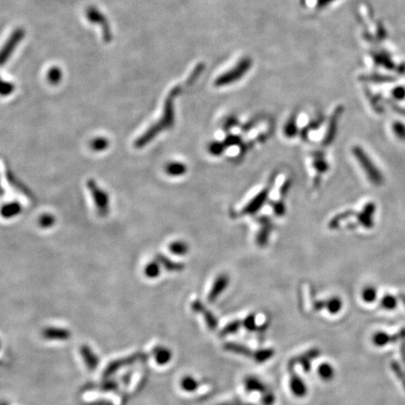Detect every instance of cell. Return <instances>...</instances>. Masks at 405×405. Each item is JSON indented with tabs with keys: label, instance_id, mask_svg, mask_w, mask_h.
Instances as JSON below:
<instances>
[{
	"label": "cell",
	"instance_id": "6da1fadb",
	"mask_svg": "<svg viewBox=\"0 0 405 405\" xmlns=\"http://www.w3.org/2000/svg\"><path fill=\"white\" fill-rule=\"evenodd\" d=\"M179 93V88H174L168 95L164 103V111L160 117L159 122L154 124L149 130L145 132L141 137L135 143L137 148L146 147L149 142L152 141L160 132L170 129L175 122V112H174V101Z\"/></svg>",
	"mask_w": 405,
	"mask_h": 405
},
{
	"label": "cell",
	"instance_id": "7a4b0ae2",
	"mask_svg": "<svg viewBox=\"0 0 405 405\" xmlns=\"http://www.w3.org/2000/svg\"><path fill=\"white\" fill-rule=\"evenodd\" d=\"M353 153L359 162L360 166L365 172L368 180L374 185H381L384 182V177L381 174L380 170L374 165L372 160H370L369 157L365 153V151L359 147H355L353 148Z\"/></svg>",
	"mask_w": 405,
	"mask_h": 405
},
{
	"label": "cell",
	"instance_id": "3957f363",
	"mask_svg": "<svg viewBox=\"0 0 405 405\" xmlns=\"http://www.w3.org/2000/svg\"><path fill=\"white\" fill-rule=\"evenodd\" d=\"M251 67H252V60L250 58L242 59L232 70L228 71L225 74L218 77L215 81V85L223 86V85H228L235 83L244 76L246 73L251 69Z\"/></svg>",
	"mask_w": 405,
	"mask_h": 405
},
{
	"label": "cell",
	"instance_id": "277c9868",
	"mask_svg": "<svg viewBox=\"0 0 405 405\" xmlns=\"http://www.w3.org/2000/svg\"><path fill=\"white\" fill-rule=\"evenodd\" d=\"M87 187H88V189L91 191V193L93 194L95 205L97 207L100 215L102 216L106 215L108 212V207H109V200H108L106 192H104V190L101 189L99 186H97V184L92 179L88 180Z\"/></svg>",
	"mask_w": 405,
	"mask_h": 405
},
{
	"label": "cell",
	"instance_id": "5b68a950",
	"mask_svg": "<svg viewBox=\"0 0 405 405\" xmlns=\"http://www.w3.org/2000/svg\"><path fill=\"white\" fill-rule=\"evenodd\" d=\"M24 35H25V31L23 29H17L16 31L13 32V34L10 36L9 40L0 50V66L6 63L7 59L12 54V51L16 48L17 44L21 41V39L24 38Z\"/></svg>",
	"mask_w": 405,
	"mask_h": 405
},
{
	"label": "cell",
	"instance_id": "8992f818",
	"mask_svg": "<svg viewBox=\"0 0 405 405\" xmlns=\"http://www.w3.org/2000/svg\"><path fill=\"white\" fill-rule=\"evenodd\" d=\"M271 188V186H267L264 188L263 190H261L256 196H255L245 208H243L242 210V214L243 215H253L256 213L260 208L264 206L265 201L267 200L268 194H269V190Z\"/></svg>",
	"mask_w": 405,
	"mask_h": 405
},
{
	"label": "cell",
	"instance_id": "52a82bcc",
	"mask_svg": "<svg viewBox=\"0 0 405 405\" xmlns=\"http://www.w3.org/2000/svg\"><path fill=\"white\" fill-rule=\"evenodd\" d=\"M86 14H87V18L90 21L94 22L96 24L99 23L101 25L103 31H104V37H105L104 38L107 41H109L111 39V32H110V29H109V26L107 24L106 18L104 17V15L99 10H96L94 7L89 8L86 11Z\"/></svg>",
	"mask_w": 405,
	"mask_h": 405
},
{
	"label": "cell",
	"instance_id": "ba28073f",
	"mask_svg": "<svg viewBox=\"0 0 405 405\" xmlns=\"http://www.w3.org/2000/svg\"><path fill=\"white\" fill-rule=\"evenodd\" d=\"M375 211H376V206L371 202L368 203L363 208V210L361 211V213H359L358 215L359 223L368 229L372 228L374 224L373 216H374Z\"/></svg>",
	"mask_w": 405,
	"mask_h": 405
},
{
	"label": "cell",
	"instance_id": "9c48e42d",
	"mask_svg": "<svg viewBox=\"0 0 405 405\" xmlns=\"http://www.w3.org/2000/svg\"><path fill=\"white\" fill-rule=\"evenodd\" d=\"M41 335L48 340H67L71 338V331L62 328L49 327L42 330Z\"/></svg>",
	"mask_w": 405,
	"mask_h": 405
},
{
	"label": "cell",
	"instance_id": "30bf717a",
	"mask_svg": "<svg viewBox=\"0 0 405 405\" xmlns=\"http://www.w3.org/2000/svg\"><path fill=\"white\" fill-rule=\"evenodd\" d=\"M80 354L84 359L85 366L88 370L93 371L100 364V358L94 353V351L88 345L84 344L80 348Z\"/></svg>",
	"mask_w": 405,
	"mask_h": 405
},
{
	"label": "cell",
	"instance_id": "8fae6325",
	"mask_svg": "<svg viewBox=\"0 0 405 405\" xmlns=\"http://www.w3.org/2000/svg\"><path fill=\"white\" fill-rule=\"evenodd\" d=\"M228 283H229V277L225 274L220 275L216 279L215 283L213 284V287L210 291V294L208 295L209 301H215V299L217 298L218 296L223 292V290L226 289Z\"/></svg>",
	"mask_w": 405,
	"mask_h": 405
},
{
	"label": "cell",
	"instance_id": "7c38bea8",
	"mask_svg": "<svg viewBox=\"0 0 405 405\" xmlns=\"http://www.w3.org/2000/svg\"><path fill=\"white\" fill-rule=\"evenodd\" d=\"M139 358V355H132L129 358H121V359H117L113 362H111L108 367L106 368V369L104 370V376H110L115 371H117L120 368L126 365H131L132 363H134L136 361V359Z\"/></svg>",
	"mask_w": 405,
	"mask_h": 405
},
{
	"label": "cell",
	"instance_id": "4fadbf2b",
	"mask_svg": "<svg viewBox=\"0 0 405 405\" xmlns=\"http://www.w3.org/2000/svg\"><path fill=\"white\" fill-rule=\"evenodd\" d=\"M262 223V229L260 230L257 236V243L260 246H264L267 243L268 237L271 232V221L266 217H261L259 219Z\"/></svg>",
	"mask_w": 405,
	"mask_h": 405
},
{
	"label": "cell",
	"instance_id": "5bb4252c",
	"mask_svg": "<svg viewBox=\"0 0 405 405\" xmlns=\"http://www.w3.org/2000/svg\"><path fill=\"white\" fill-rule=\"evenodd\" d=\"M340 110L338 108L336 110V112L332 115V118L330 120V126L328 129V132L326 133V137L323 141V145L324 146H329L331 144V142L333 141V139L335 138V134L337 132V123L339 120V114H340Z\"/></svg>",
	"mask_w": 405,
	"mask_h": 405
},
{
	"label": "cell",
	"instance_id": "9a60e30c",
	"mask_svg": "<svg viewBox=\"0 0 405 405\" xmlns=\"http://www.w3.org/2000/svg\"><path fill=\"white\" fill-rule=\"evenodd\" d=\"M165 171H166V174L171 177H180L186 174L187 167L182 162L174 161V162H170L166 165Z\"/></svg>",
	"mask_w": 405,
	"mask_h": 405
},
{
	"label": "cell",
	"instance_id": "2e32d148",
	"mask_svg": "<svg viewBox=\"0 0 405 405\" xmlns=\"http://www.w3.org/2000/svg\"><path fill=\"white\" fill-rule=\"evenodd\" d=\"M153 355L154 358L157 363H159L160 365H164L167 364L171 359L172 354L169 350L165 347H161V346H158L154 349L153 351Z\"/></svg>",
	"mask_w": 405,
	"mask_h": 405
},
{
	"label": "cell",
	"instance_id": "e0dca14e",
	"mask_svg": "<svg viewBox=\"0 0 405 405\" xmlns=\"http://www.w3.org/2000/svg\"><path fill=\"white\" fill-rule=\"evenodd\" d=\"M157 261L162 264L168 271H182L184 268V265L182 264H179L177 262H174L172 260H170L169 258L163 256L162 255H157Z\"/></svg>",
	"mask_w": 405,
	"mask_h": 405
},
{
	"label": "cell",
	"instance_id": "ac0fdd59",
	"mask_svg": "<svg viewBox=\"0 0 405 405\" xmlns=\"http://www.w3.org/2000/svg\"><path fill=\"white\" fill-rule=\"evenodd\" d=\"M21 211V207L19 204L17 203H12V204H9L4 206L3 208H1V215L3 217L10 218L13 216L18 215Z\"/></svg>",
	"mask_w": 405,
	"mask_h": 405
},
{
	"label": "cell",
	"instance_id": "d6986e66",
	"mask_svg": "<svg viewBox=\"0 0 405 405\" xmlns=\"http://www.w3.org/2000/svg\"><path fill=\"white\" fill-rule=\"evenodd\" d=\"M313 167L319 174H325L330 168L329 163L324 159V155L322 153H320L319 156H317V154H315L314 161H313Z\"/></svg>",
	"mask_w": 405,
	"mask_h": 405
},
{
	"label": "cell",
	"instance_id": "ffe728a7",
	"mask_svg": "<svg viewBox=\"0 0 405 405\" xmlns=\"http://www.w3.org/2000/svg\"><path fill=\"white\" fill-rule=\"evenodd\" d=\"M170 252L174 255H184L188 252V247L183 241H176L171 243L169 246Z\"/></svg>",
	"mask_w": 405,
	"mask_h": 405
},
{
	"label": "cell",
	"instance_id": "44dd1931",
	"mask_svg": "<svg viewBox=\"0 0 405 405\" xmlns=\"http://www.w3.org/2000/svg\"><path fill=\"white\" fill-rule=\"evenodd\" d=\"M283 133L286 137L293 138L296 135L297 133V127H296V121L295 117H291L287 123L284 125L283 128Z\"/></svg>",
	"mask_w": 405,
	"mask_h": 405
},
{
	"label": "cell",
	"instance_id": "7402d4cb",
	"mask_svg": "<svg viewBox=\"0 0 405 405\" xmlns=\"http://www.w3.org/2000/svg\"><path fill=\"white\" fill-rule=\"evenodd\" d=\"M208 150L213 156H220L225 150V147L221 142H212L208 145Z\"/></svg>",
	"mask_w": 405,
	"mask_h": 405
},
{
	"label": "cell",
	"instance_id": "603a6c76",
	"mask_svg": "<svg viewBox=\"0 0 405 405\" xmlns=\"http://www.w3.org/2000/svg\"><path fill=\"white\" fill-rule=\"evenodd\" d=\"M146 275L150 278L154 279L160 274V263L159 262H152L147 265L146 267Z\"/></svg>",
	"mask_w": 405,
	"mask_h": 405
},
{
	"label": "cell",
	"instance_id": "cb8c5ba5",
	"mask_svg": "<svg viewBox=\"0 0 405 405\" xmlns=\"http://www.w3.org/2000/svg\"><path fill=\"white\" fill-rule=\"evenodd\" d=\"M351 215H354V212H352V211H346V212H343V213L339 214V215L336 216L335 218H333V219L330 221V223H329V227H330V229H335V228H337V227L339 226L341 221H343L344 219H346V218L351 216Z\"/></svg>",
	"mask_w": 405,
	"mask_h": 405
},
{
	"label": "cell",
	"instance_id": "d4e9b609",
	"mask_svg": "<svg viewBox=\"0 0 405 405\" xmlns=\"http://www.w3.org/2000/svg\"><path fill=\"white\" fill-rule=\"evenodd\" d=\"M225 148L229 147H233V146H239L241 145V138L237 135H228L225 140L222 142Z\"/></svg>",
	"mask_w": 405,
	"mask_h": 405
},
{
	"label": "cell",
	"instance_id": "484cf974",
	"mask_svg": "<svg viewBox=\"0 0 405 405\" xmlns=\"http://www.w3.org/2000/svg\"><path fill=\"white\" fill-rule=\"evenodd\" d=\"M393 132L399 139L405 140V126L403 123L396 122L393 125Z\"/></svg>",
	"mask_w": 405,
	"mask_h": 405
},
{
	"label": "cell",
	"instance_id": "4316f807",
	"mask_svg": "<svg viewBox=\"0 0 405 405\" xmlns=\"http://www.w3.org/2000/svg\"><path fill=\"white\" fill-rule=\"evenodd\" d=\"M48 79L51 84H57V82L61 79V72L57 68L52 69L48 74Z\"/></svg>",
	"mask_w": 405,
	"mask_h": 405
},
{
	"label": "cell",
	"instance_id": "83f0119b",
	"mask_svg": "<svg viewBox=\"0 0 405 405\" xmlns=\"http://www.w3.org/2000/svg\"><path fill=\"white\" fill-rule=\"evenodd\" d=\"M13 90V85L10 84L9 82H5L0 79V95H9Z\"/></svg>",
	"mask_w": 405,
	"mask_h": 405
},
{
	"label": "cell",
	"instance_id": "f1b7e54d",
	"mask_svg": "<svg viewBox=\"0 0 405 405\" xmlns=\"http://www.w3.org/2000/svg\"><path fill=\"white\" fill-rule=\"evenodd\" d=\"M182 386H183V388L186 389L187 391H193V389L197 387V384H196V381H194L192 378L187 377V378H185V379L183 380Z\"/></svg>",
	"mask_w": 405,
	"mask_h": 405
},
{
	"label": "cell",
	"instance_id": "f546056e",
	"mask_svg": "<svg viewBox=\"0 0 405 405\" xmlns=\"http://www.w3.org/2000/svg\"><path fill=\"white\" fill-rule=\"evenodd\" d=\"M108 147V141L106 139H96L93 143H92V147L93 149L97 151L104 150V148H106Z\"/></svg>",
	"mask_w": 405,
	"mask_h": 405
},
{
	"label": "cell",
	"instance_id": "4dcf8cb0",
	"mask_svg": "<svg viewBox=\"0 0 405 405\" xmlns=\"http://www.w3.org/2000/svg\"><path fill=\"white\" fill-rule=\"evenodd\" d=\"M272 206H273L274 213L277 216H283L285 214L286 207H285V205L283 204V202H281V201L276 202V203H274Z\"/></svg>",
	"mask_w": 405,
	"mask_h": 405
},
{
	"label": "cell",
	"instance_id": "1f68e13d",
	"mask_svg": "<svg viewBox=\"0 0 405 405\" xmlns=\"http://www.w3.org/2000/svg\"><path fill=\"white\" fill-rule=\"evenodd\" d=\"M39 222H40L41 226H51V225L54 223V217H52V216H50V215L42 216L41 219H40V221H39Z\"/></svg>",
	"mask_w": 405,
	"mask_h": 405
},
{
	"label": "cell",
	"instance_id": "d6a6232c",
	"mask_svg": "<svg viewBox=\"0 0 405 405\" xmlns=\"http://www.w3.org/2000/svg\"><path fill=\"white\" fill-rule=\"evenodd\" d=\"M290 187H291V180H286V181L283 183V185L282 186V188H281V190H280L281 195H282V196L286 195V193H287V191L289 190Z\"/></svg>",
	"mask_w": 405,
	"mask_h": 405
},
{
	"label": "cell",
	"instance_id": "836d02e7",
	"mask_svg": "<svg viewBox=\"0 0 405 405\" xmlns=\"http://www.w3.org/2000/svg\"><path fill=\"white\" fill-rule=\"evenodd\" d=\"M236 123H237V120H236V118H233V117H231L230 119H228L226 120V122L224 123V125H223V129L224 130H230L232 127H234L235 125H236Z\"/></svg>",
	"mask_w": 405,
	"mask_h": 405
},
{
	"label": "cell",
	"instance_id": "e575fe53",
	"mask_svg": "<svg viewBox=\"0 0 405 405\" xmlns=\"http://www.w3.org/2000/svg\"><path fill=\"white\" fill-rule=\"evenodd\" d=\"M394 96H395L396 99H399V100L404 99V97L405 96V89L404 88H397V89H395Z\"/></svg>",
	"mask_w": 405,
	"mask_h": 405
},
{
	"label": "cell",
	"instance_id": "d590c367",
	"mask_svg": "<svg viewBox=\"0 0 405 405\" xmlns=\"http://www.w3.org/2000/svg\"><path fill=\"white\" fill-rule=\"evenodd\" d=\"M88 405H112V404L107 401H99V402H94V403H89Z\"/></svg>",
	"mask_w": 405,
	"mask_h": 405
},
{
	"label": "cell",
	"instance_id": "8d00e7d4",
	"mask_svg": "<svg viewBox=\"0 0 405 405\" xmlns=\"http://www.w3.org/2000/svg\"><path fill=\"white\" fill-rule=\"evenodd\" d=\"M334 0H318V7H325L326 5H328L330 2H332Z\"/></svg>",
	"mask_w": 405,
	"mask_h": 405
},
{
	"label": "cell",
	"instance_id": "74e56055",
	"mask_svg": "<svg viewBox=\"0 0 405 405\" xmlns=\"http://www.w3.org/2000/svg\"><path fill=\"white\" fill-rule=\"evenodd\" d=\"M0 405H9V404H8L7 402H5V401H1V402H0Z\"/></svg>",
	"mask_w": 405,
	"mask_h": 405
},
{
	"label": "cell",
	"instance_id": "f35d334b",
	"mask_svg": "<svg viewBox=\"0 0 405 405\" xmlns=\"http://www.w3.org/2000/svg\"><path fill=\"white\" fill-rule=\"evenodd\" d=\"M0 364H1V362H0Z\"/></svg>",
	"mask_w": 405,
	"mask_h": 405
}]
</instances>
